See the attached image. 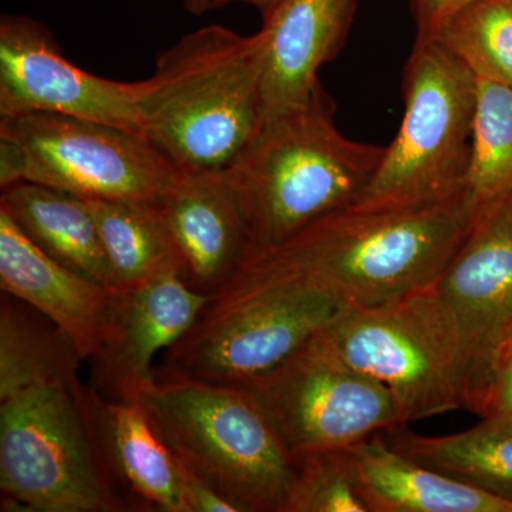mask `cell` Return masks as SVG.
<instances>
[{
	"instance_id": "obj_1",
	"label": "cell",
	"mask_w": 512,
	"mask_h": 512,
	"mask_svg": "<svg viewBox=\"0 0 512 512\" xmlns=\"http://www.w3.org/2000/svg\"><path fill=\"white\" fill-rule=\"evenodd\" d=\"M476 211L466 191L421 207L353 205L259 256L238 276H293L346 306L384 305L437 284Z\"/></svg>"
},
{
	"instance_id": "obj_2",
	"label": "cell",
	"mask_w": 512,
	"mask_h": 512,
	"mask_svg": "<svg viewBox=\"0 0 512 512\" xmlns=\"http://www.w3.org/2000/svg\"><path fill=\"white\" fill-rule=\"evenodd\" d=\"M335 111L319 82L308 99L268 117L225 170L247 227L249 264L353 207L376 174L384 147L343 136Z\"/></svg>"
},
{
	"instance_id": "obj_3",
	"label": "cell",
	"mask_w": 512,
	"mask_h": 512,
	"mask_svg": "<svg viewBox=\"0 0 512 512\" xmlns=\"http://www.w3.org/2000/svg\"><path fill=\"white\" fill-rule=\"evenodd\" d=\"M144 137L180 173L234 164L265 123L258 35L220 25L184 36L146 80Z\"/></svg>"
},
{
	"instance_id": "obj_4",
	"label": "cell",
	"mask_w": 512,
	"mask_h": 512,
	"mask_svg": "<svg viewBox=\"0 0 512 512\" xmlns=\"http://www.w3.org/2000/svg\"><path fill=\"white\" fill-rule=\"evenodd\" d=\"M127 402L140 404L181 466L239 512H284L295 458L248 389L154 372Z\"/></svg>"
},
{
	"instance_id": "obj_5",
	"label": "cell",
	"mask_w": 512,
	"mask_h": 512,
	"mask_svg": "<svg viewBox=\"0 0 512 512\" xmlns=\"http://www.w3.org/2000/svg\"><path fill=\"white\" fill-rule=\"evenodd\" d=\"M2 511L114 512L130 507L94 427L79 377L0 389Z\"/></svg>"
},
{
	"instance_id": "obj_6",
	"label": "cell",
	"mask_w": 512,
	"mask_h": 512,
	"mask_svg": "<svg viewBox=\"0 0 512 512\" xmlns=\"http://www.w3.org/2000/svg\"><path fill=\"white\" fill-rule=\"evenodd\" d=\"M313 339L386 387L402 424L466 409L460 329L436 286L384 305L346 306Z\"/></svg>"
},
{
	"instance_id": "obj_7",
	"label": "cell",
	"mask_w": 512,
	"mask_h": 512,
	"mask_svg": "<svg viewBox=\"0 0 512 512\" xmlns=\"http://www.w3.org/2000/svg\"><path fill=\"white\" fill-rule=\"evenodd\" d=\"M343 308L293 276H238L165 350L154 372L247 386L295 355Z\"/></svg>"
},
{
	"instance_id": "obj_8",
	"label": "cell",
	"mask_w": 512,
	"mask_h": 512,
	"mask_svg": "<svg viewBox=\"0 0 512 512\" xmlns=\"http://www.w3.org/2000/svg\"><path fill=\"white\" fill-rule=\"evenodd\" d=\"M399 133L356 207L439 204L466 191L477 77L433 39H416L403 73Z\"/></svg>"
},
{
	"instance_id": "obj_9",
	"label": "cell",
	"mask_w": 512,
	"mask_h": 512,
	"mask_svg": "<svg viewBox=\"0 0 512 512\" xmlns=\"http://www.w3.org/2000/svg\"><path fill=\"white\" fill-rule=\"evenodd\" d=\"M180 171L146 137L53 113L0 119V187L28 181L82 198L158 201Z\"/></svg>"
},
{
	"instance_id": "obj_10",
	"label": "cell",
	"mask_w": 512,
	"mask_h": 512,
	"mask_svg": "<svg viewBox=\"0 0 512 512\" xmlns=\"http://www.w3.org/2000/svg\"><path fill=\"white\" fill-rule=\"evenodd\" d=\"M244 387L254 394L293 458L349 448L402 424L386 387L313 338Z\"/></svg>"
},
{
	"instance_id": "obj_11",
	"label": "cell",
	"mask_w": 512,
	"mask_h": 512,
	"mask_svg": "<svg viewBox=\"0 0 512 512\" xmlns=\"http://www.w3.org/2000/svg\"><path fill=\"white\" fill-rule=\"evenodd\" d=\"M434 286L460 329L466 409L481 416L495 369L512 345V191L477 208Z\"/></svg>"
},
{
	"instance_id": "obj_12",
	"label": "cell",
	"mask_w": 512,
	"mask_h": 512,
	"mask_svg": "<svg viewBox=\"0 0 512 512\" xmlns=\"http://www.w3.org/2000/svg\"><path fill=\"white\" fill-rule=\"evenodd\" d=\"M146 80L116 82L64 57L52 32L26 16L0 20V119L53 113L143 134Z\"/></svg>"
},
{
	"instance_id": "obj_13",
	"label": "cell",
	"mask_w": 512,
	"mask_h": 512,
	"mask_svg": "<svg viewBox=\"0 0 512 512\" xmlns=\"http://www.w3.org/2000/svg\"><path fill=\"white\" fill-rule=\"evenodd\" d=\"M0 288L56 325L83 360H93L109 342L126 295L60 264L3 210Z\"/></svg>"
},
{
	"instance_id": "obj_14",
	"label": "cell",
	"mask_w": 512,
	"mask_h": 512,
	"mask_svg": "<svg viewBox=\"0 0 512 512\" xmlns=\"http://www.w3.org/2000/svg\"><path fill=\"white\" fill-rule=\"evenodd\" d=\"M158 205L181 278L214 299L251 259L247 227L227 171L178 173Z\"/></svg>"
},
{
	"instance_id": "obj_15",
	"label": "cell",
	"mask_w": 512,
	"mask_h": 512,
	"mask_svg": "<svg viewBox=\"0 0 512 512\" xmlns=\"http://www.w3.org/2000/svg\"><path fill=\"white\" fill-rule=\"evenodd\" d=\"M212 301L168 268L124 295L119 320L92 360L101 396L131 400L154 377V359L178 342Z\"/></svg>"
},
{
	"instance_id": "obj_16",
	"label": "cell",
	"mask_w": 512,
	"mask_h": 512,
	"mask_svg": "<svg viewBox=\"0 0 512 512\" xmlns=\"http://www.w3.org/2000/svg\"><path fill=\"white\" fill-rule=\"evenodd\" d=\"M357 0H279L256 35L262 49L265 120L308 99L320 67L348 40Z\"/></svg>"
},
{
	"instance_id": "obj_17",
	"label": "cell",
	"mask_w": 512,
	"mask_h": 512,
	"mask_svg": "<svg viewBox=\"0 0 512 512\" xmlns=\"http://www.w3.org/2000/svg\"><path fill=\"white\" fill-rule=\"evenodd\" d=\"M349 451L369 512H512V501L404 456L382 433Z\"/></svg>"
},
{
	"instance_id": "obj_18",
	"label": "cell",
	"mask_w": 512,
	"mask_h": 512,
	"mask_svg": "<svg viewBox=\"0 0 512 512\" xmlns=\"http://www.w3.org/2000/svg\"><path fill=\"white\" fill-rule=\"evenodd\" d=\"M94 427L117 488L123 485L151 510L188 512L180 464L137 402L113 400L92 390Z\"/></svg>"
},
{
	"instance_id": "obj_19",
	"label": "cell",
	"mask_w": 512,
	"mask_h": 512,
	"mask_svg": "<svg viewBox=\"0 0 512 512\" xmlns=\"http://www.w3.org/2000/svg\"><path fill=\"white\" fill-rule=\"evenodd\" d=\"M0 210L60 264L120 291L84 198L22 181L2 190Z\"/></svg>"
},
{
	"instance_id": "obj_20",
	"label": "cell",
	"mask_w": 512,
	"mask_h": 512,
	"mask_svg": "<svg viewBox=\"0 0 512 512\" xmlns=\"http://www.w3.org/2000/svg\"><path fill=\"white\" fill-rule=\"evenodd\" d=\"M382 434L404 456L512 501V413L488 414L471 429L448 436H421L409 424Z\"/></svg>"
},
{
	"instance_id": "obj_21",
	"label": "cell",
	"mask_w": 512,
	"mask_h": 512,
	"mask_svg": "<svg viewBox=\"0 0 512 512\" xmlns=\"http://www.w3.org/2000/svg\"><path fill=\"white\" fill-rule=\"evenodd\" d=\"M116 279L128 292L168 268L180 269L158 201L84 198Z\"/></svg>"
},
{
	"instance_id": "obj_22",
	"label": "cell",
	"mask_w": 512,
	"mask_h": 512,
	"mask_svg": "<svg viewBox=\"0 0 512 512\" xmlns=\"http://www.w3.org/2000/svg\"><path fill=\"white\" fill-rule=\"evenodd\" d=\"M421 39L441 43L477 79L512 87V0H474Z\"/></svg>"
},
{
	"instance_id": "obj_23",
	"label": "cell",
	"mask_w": 512,
	"mask_h": 512,
	"mask_svg": "<svg viewBox=\"0 0 512 512\" xmlns=\"http://www.w3.org/2000/svg\"><path fill=\"white\" fill-rule=\"evenodd\" d=\"M512 191V87L477 79L466 194L476 207Z\"/></svg>"
},
{
	"instance_id": "obj_24",
	"label": "cell",
	"mask_w": 512,
	"mask_h": 512,
	"mask_svg": "<svg viewBox=\"0 0 512 512\" xmlns=\"http://www.w3.org/2000/svg\"><path fill=\"white\" fill-rule=\"evenodd\" d=\"M284 512H369L349 448L295 458Z\"/></svg>"
},
{
	"instance_id": "obj_25",
	"label": "cell",
	"mask_w": 512,
	"mask_h": 512,
	"mask_svg": "<svg viewBox=\"0 0 512 512\" xmlns=\"http://www.w3.org/2000/svg\"><path fill=\"white\" fill-rule=\"evenodd\" d=\"M180 464V463H178ZM181 488L188 512H239L234 504L180 464Z\"/></svg>"
},
{
	"instance_id": "obj_26",
	"label": "cell",
	"mask_w": 512,
	"mask_h": 512,
	"mask_svg": "<svg viewBox=\"0 0 512 512\" xmlns=\"http://www.w3.org/2000/svg\"><path fill=\"white\" fill-rule=\"evenodd\" d=\"M474 0H412V12L417 36L429 37L458 10L466 8Z\"/></svg>"
},
{
	"instance_id": "obj_27",
	"label": "cell",
	"mask_w": 512,
	"mask_h": 512,
	"mask_svg": "<svg viewBox=\"0 0 512 512\" xmlns=\"http://www.w3.org/2000/svg\"><path fill=\"white\" fill-rule=\"evenodd\" d=\"M512 413V345L495 369L483 414Z\"/></svg>"
},
{
	"instance_id": "obj_28",
	"label": "cell",
	"mask_w": 512,
	"mask_h": 512,
	"mask_svg": "<svg viewBox=\"0 0 512 512\" xmlns=\"http://www.w3.org/2000/svg\"><path fill=\"white\" fill-rule=\"evenodd\" d=\"M278 2L279 0H220L218 8L227 6L229 3H245V5H251L252 8L258 9L261 12L262 18H264L266 13L271 12Z\"/></svg>"
},
{
	"instance_id": "obj_29",
	"label": "cell",
	"mask_w": 512,
	"mask_h": 512,
	"mask_svg": "<svg viewBox=\"0 0 512 512\" xmlns=\"http://www.w3.org/2000/svg\"><path fill=\"white\" fill-rule=\"evenodd\" d=\"M220 0H185V8L194 16L204 15L208 10L217 9Z\"/></svg>"
}]
</instances>
